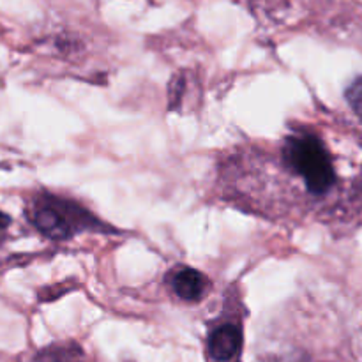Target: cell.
Here are the masks:
<instances>
[{"label": "cell", "mask_w": 362, "mask_h": 362, "mask_svg": "<svg viewBox=\"0 0 362 362\" xmlns=\"http://www.w3.org/2000/svg\"><path fill=\"white\" fill-rule=\"evenodd\" d=\"M283 163L315 197H322L336 184L334 165L324 141L310 131H293L283 144Z\"/></svg>", "instance_id": "cell-1"}, {"label": "cell", "mask_w": 362, "mask_h": 362, "mask_svg": "<svg viewBox=\"0 0 362 362\" xmlns=\"http://www.w3.org/2000/svg\"><path fill=\"white\" fill-rule=\"evenodd\" d=\"M30 221L45 237L53 240H66L88 230L108 232L105 223H99L98 218L90 214L87 209L78 205L69 198L57 197V194H41L35 197L30 205Z\"/></svg>", "instance_id": "cell-2"}, {"label": "cell", "mask_w": 362, "mask_h": 362, "mask_svg": "<svg viewBox=\"0 0 362 362\" xmlns=\"http://www.w3.org/2000/svg\"><path fill=\"white\" fill-rule=\"evenodd\" d=\"M243 325L235 320H223L211 329L207 352L212 362H235L243 352Z\"/></svg>", "instance_id": "cell-3"}, {"label": "cell", "mask_w": 362, "mask_h": 362, "mask_svg": "<svg viewBox=\"0 0 362 362\" xmlns=\"http://www.w3.org/2000/svg\"><path fill=\"white\" fill-rule=\"evenodd\" d=\"M170 286L182 300H200L207 292L209 281L202 272L189 267H180L170 276Z\"/></svg>", "instance_id": "cell-4"}, {"label": "cell", "mask_w": 362, "mask_h": 362, "mask_svg": "<svg viewBox=\"0 0 362 362\" xmlns=\"http://www.w3.org/2000/svg\"><path fill=\"white\" fill-rule=\"evenodd\" d=\"M34 362H80V352L69 346H49L39 352Z\"/></svg>", "instance_id": "cell-5"}, {"label": "cell", "mask_w": 362, "mask_h": 362, "mask_svg": "<svg viewBox=\"0 0 362 362\" xmlns=\"http://www.w3.org/2000/svg\"><path fill=\"white\" fill-rule=\"evenodd\" d=\"M346 103H349L350 108L362 117V76L356 78V80L350 83V87L345 92Z\"/></svg>", "instance_id": "cell-6"}, {"label": "cell", "mask_w": 362, "mask_h": 362, "mask_svg": "<svg viewBox=\"0 0 362 362\" xmlns=\"http://www.w3.org/2000/svg\"><path fill=\"white\" fill-rule=\"evenodd\" d=\"M7 228H9V218H7L4 212H0V243H2L4 237H6Z\"/></svg>", "instance_id": "cell-7"}]
</instances>
